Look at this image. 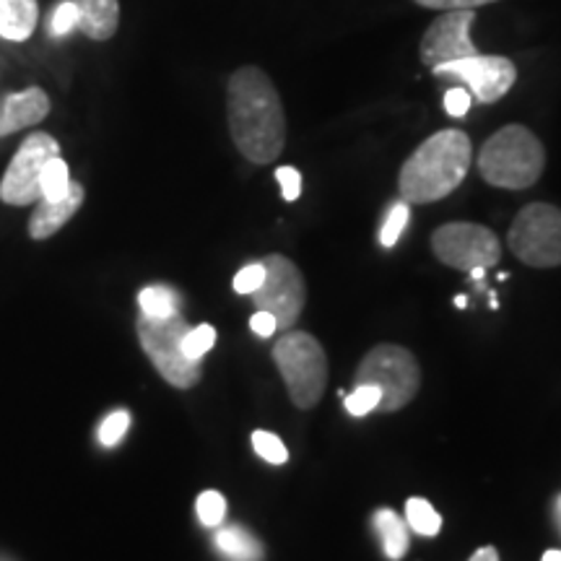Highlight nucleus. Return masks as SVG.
<instances>
[{"mask_svg": "<svg viewBox=\"0 0 561 561\" xmlns=\"http://www.w3.org/2000/svg\"><path fill=\"white\" fill-rule=\"evenodd\" d=\"M276 180L280 185V193H284V201H299L301 195V174L294 167H278L276 170Z\"/></svg>", "mask_w": 561, "mask_h": 561, "instance_id": "c756f323", "label": "nucleus"}, {"mask_svg": "<svg viewBox=\"0 0 561 561\" xmlns=\"http://www.w3.org/2000/svg\"><path fill=\"white\" fill-rule=\"evenodd\" d=\"M346 411L351 416H367L375 409H380V401H382V390L377 388V385H356L354 392H346Z\"/></svg>", "mask_w": 561, "mask_h": 561, "instance_id": "4be33fe9", "label": "nucleus"}, {"mask_svg": "<svg viewBox=\"0 0 561 561\" xmlns=\"http://www.w3.org/2000/svg\"><path fill=\"white\" fill-rule=\"evenodd\" d=\"M434 76L439 79H453L458 83H466L471 96H476L481 104H494L502 96L510 94V89L517 81V68L510 58L502 55H471V58L442 62V66L432 68Z\"/></svg>", "mask_w": 561, "mask_h": 561, "instance_id": "9b49d317", "label": "nucleus"}, {"mask_svg": "<svg viewBox=\"0 0 561 561\" xmlns=\"http://www.w3.org/2000/svg\"><path fill=\"white\" fill-rule=\"evenodd\" d=\"M471 91L462 87H453L445 94V110L450 117H466L468 110H471Z\"/></svg>", "mask_w": 561, "mask_h": 561, "instance_id": "7c9ffc66", "label": "nucleus"}, {"mask_svg": "<svg viewBox=\"0 0 561 561\" xmlns=\"http://www.w3.org/2000/svg\"><path fill=\"white\" fill-rule=\"evenodd\" d=\"M216 549L231 561H263L265 549L252 533H248L240 525H229V528L216 530Z\"/></svg>", "mask_w": 561, "mask_h": 561, "instance_id": "a211bd4d", "label": "nucleus"}, {"mask_svg": "<svg viewBox=\"0 0 561 561\" xmlns=\"http://www.w3.org/2000/svg\"><path fill=\"white\" fill-rule=\"evenodd\" d=\"M68 187H70V172L66 161L60 157L47 161L45 172H42V198L58 201L68 193Z\"/></svg>", "mask_w": 561, "mask_h": 561, "instance_id": "412c9836", "label": "nucleus"}, {"mask_svg": "<svg viewBox=\"0 0 561 561\" xmlns=\"http://www.w3.org/2000/svg\"><path fill=\"white\" fill-rule=\"evenodd\" d=\"M136 328L140 348L146 351L153 367L172 388L191 390L201 382V362L187 359L185 351H182V341H185L191 325L180 314H172V318L140 314Z\"/></svg>", "mask_w": 561, "mask_h": 561, "instance_id": "423d86ee", "label": "nucleus"}, {"mask_svg": "<svg viewBox=\"0 0 561 561\" xmlns=\"http://www.w3.org/2000/svg\"><path fill=\"white\" fill-rule=\"evenodd\" d=\"M195 512H198V520L206 525V528H219L224 517H227V500L214 489L203 491L198 502H195Z\"/></svg>", "mask_w": 561, "mask_h": 561, "instance_id": "5701e85b", "label": "nucleus"}, {"mask_svg": "<svg viewBox=\"0 0 561 561\" xmlns=\"http://www.w3.org/2000/svg\"><path fill=\"white\" fill-rule=\"evenodd\" d=\"M138 305L140 312L149 314V318H172V314H178L180 299L167 286H149L138 294Z\"/></svg>", "mask_w": 561, "mask_h": 561, "instance_id": "aec40b11", "label": "nucleus"}, {"mask_svg": "<svg viewBox=\"0 0 561 561\" xmlns=\"http://www.w3.org/2000/svg\"><path fill=\"white\" fill-rule=\"evenodd\" d=\"M356 385H377L382 390V413L401 411L416 398L421 388L416 356L396 343H380L356 367Z\"/></svg>", "mask_w": 561, "mask_h": 561, "instance_id": "39448f33", "label": "nucleus"}, {"mask_svg": "<svg viewBox=\"0 0 561 561\" xmlns=\"http://www.w3.org/2000/svg\"><path fill=\"white\" fill-rule=\"evenodd\" d=\"M83 198H87V193H83V185L81 182H73L70 180V187L68 193L62 195L58 201H47V198H39L37 201V208H34L32 219H30V237L32 240H50L53 234H58V231L66 227V224L73 219L76 214H79V208L83 206Z\"/></svg>", "mask_w": 561, "mask_h": 561, "instance_id": "4468645a", "label": "nucleus"}, {"mask_svg": "<svg viewBox=\"0 0 561 561\" xmlns=\"http://www.w3.org/2000/svg\"><path fill=\"white\" fill-rule=\"evenodd\" d=\"M371 523H375L377 536H380L382 541L385 557L390 561H401L405 557V551H409V525L401 520L398 512H392L388 507L377 510L375 515H371Z\"/></svg>", "mask_w": 561, "mask_h": 561, "instance_id": "f3484780", "label": "nucleus"}, {"mask_svg": "<svg viewBox=\"0 0 561 561\" xmlns=\"http://www.w3.org/2000/svg\"><path fill=\"white\" fill-rule=\"evenodd\" d=\"M468 273H471V278L476 280V284L486 278V268H473V271H468Z\"/></svg>", "mask_w": 561, "mask_h": 561, "instance_id": "f704fd0d", "label": "nucleus"}, {"mask_svg": "<svg viewBox=\"0 0 561 561\" xmlns=\"http://www.w3.org/2000/svg\"><path fill=\"white\" fill-rule=\"evenodd\" d=\"M250 328H252V333L261 335V339H271V335L278 331V322L271 312L255 310V314L250 318Z\"/></svg>", "mask_w": 561, "mask_h": 561, "instance_id": "473e14b6", "label": "nucleus"}, {"mask_svg": "<svg viewBox=\"0 0 561 561\" xmlns=\"http://www.w3.org/2000/svg\"><path fill=\"white\" fill-rule=\"evenodd\" d=\"M79 30L94 42H107L121 30V0H73Z\"/></svg>", "mask_w": 561, "mask_h": 561, "instance_id": "2eb2a0df", "label": "nucleus"}, {"mask_svg": "<svg viewBox=\"0 0 561 561\" xmlns=\"http://www.w3.org/2000/svg\"><path fill=\"white\" fill-rule=\"evenodd\" d=\"M252 450L265 462H271V466H284L286 460H289V450H286V445L280 442L276 434L271 432H252Z\"/></svg>", "mask_w": 561, "mask_h": 561, "instance_id": "a878e982", "label": "nucleus"}, {"mask_svg": "<svg viewBox=\"0 0 561 561\" xmlns=\"http://www.w3.org/2000/svg\"><path fill=\"white\" fill-rule=\"evenodd\" d=\"M557 504H559V515H561V496L557 500Z\"/></svg>", "mask_w": 561, "mask_h": 561, "instance_id": "4c0bfd02", "label": "nucleus"}, {"mask_svg": "<svg viewBox=\"0 0 561 561\" xmlns=\"http://www.w3.org/2000/svg\"><path fill=\"white\" fill-rule=\"evenodd\" d=\"M405 523H409L411 530H416L419 536L426 538H434L442 530L439 512L426 500H421V496H411V500L405 502Z\"/></svg>", "mask_w": 561, "mask_h": 561, "instance_id": "6ab92c4d", "label": "nucleus"}, {"mask_svg": "<svg viewBox=\"0 0 561 561\" xmlns=\"http://www.w3.org/2000/svg\"><path fill=\"white\" fill-rule=\"evenodd\" d=\"M263 280H265V265L261 261V263L244 265V268L234 276V284L231 286H234L237 294H255L263 286Z\"/></svg>", "mask_w": 561, "mask_h": 561, "instance_id": "c85d7f7f", "label": "nucleus"}, {"mask_svg": "<svg viewBox=\"0 0 561 561\" xmlns=\"http://www.w3.org/2000/svg\"><path fill=\"white\" fill-rule=\"evenodd\" d=\"M468 561H500V553H496L494 546H483V549L476 551Z\"/></svg>", "mask_w": 561, "mask_h": 561, "instance_id": "72a5a7b5", "label": "nucleus"}, {"mask_svg": "<svg viewBox=\"0 0 561 561\" xmlns=\"http://www.w3.org/2000/svg\"><path fill=\"white\" fill-rule=\"evenodd\" d=\"M432 250L439 263L450 265L455 271L491 268L502 257L500 237L481 224L468 221H453L439 227L432 234Z\"/></svg>", "mask_w": 561, "mask_h": 561, "instance_id": "6e6552de", "label": "nucleus"}, {"mask_svg": "<svg viewBox=\"0 0 561 561\" xmlns=\"http://www.w3.org/2000/svg\"><path fill=\"white\" fill-rule=\"evenodd\" d=\"M265 280L252 294L255 310L271 312L278 322V331H291L307 305V286L301 271L286 255H268L263 261Z\"/></svg>", "mask_w": 561, "mask_h": 561, "instance_id": "9d476101", "label": "nucleus"}, {"mask_svg": "<svg viewBox=\"0 0 561 561\" xmlns=\"http://www.w3.org/2000/svg\"><path fill=\"white\" fill-rule=\"evenodd\" d=\"M455 307H460V310H466V307H468V297H462V294H460V297H455Z\"/></svg>", "mask_w": 561, "mask_h": 561, "instance_id": "e433bc0d", "label": "nucleus"}, {"mask_svg": "<svg viewBox=\"0 0 561 561\" xmlns=\"http://www.w3.org/2000/svg\"><path fill=\"white\" fill-rule=\"evenodd\" d=\"M546 149L525 125H504L479 151V172L502 191H525L541 180Z\"/></svg>", "mask_w": 561, "mask_h": 561, "instance_id": "7ed1b4c3", "label": "nucleus"}, {"mask_svg": "<svg viewBox=\"0 0 561 561\" xmlns=\"http://www.w3.org/2000/svg\"><path fill=\"white\" fill-rule=\"evenodd\" d=\"M47 115H50V96L39 87L0 96V136L39 125Z\"/></svg>", "mask_w": 561, "mask_h": 561, "instance_id": "ddd939ff", "label": "nucleus"}, {"mask_svg": "<svg viewBox=\"0 0 561 561\" xmlns=\"http://www.w3.org/2000/svg\"><path fill=\"white\" fill-rule=\"evenodd\" d=\"M73 26H79V11H76L73 0H62V3L55 5L50 30L55 37H62V34H68Z\"/></svg>", "mask_w": 561, "mask_h": 561, "instance_id": "cd10ccee", "label": "nucleus"}, {"mask_svg": "<svg viewBox=\"0 0 561 561\" xmlns=\"http://www.w3.org/2000/svg\"><path fill=\"white\" fill-rule=\"evenodd\" d=\"M541 561H561V551H557V549L546 551V553H543V559H541Z\"/></svg>", "mask_w": 561, "mask_h": 561, "instance_id": "c9c22d12", "label": "nucleus"}, {"mask_svg": "<svg viewBox=\"0 0 561 561\" xmlns=\"http://www.w3.org/2000/svg\"><path fill=\"white\" fill-rule=\"evenodd\" d=\"M419 3L421 9H432V11H458V9H479V5H489L496 3V0H413Z\"/></svg>", "mask_w": 561, "mask_h": 561, "instance_id": "2f4dec72", "label": "nucleus"}, {"mask_svg": "<svg viewBox=\"0 0 561 561\" xmlns=\"http://www.w3.org/2000/svg\"><path fill=\"white\" fill-rule=\"evenodd\" d=\"M473 161L471 138L458 128H447L426 138L416 151L405 159L398 174L401 198L413 206H424L447 198L466 180Z\"/></svg>", "mask_w": 561, "mask_h": 561, "instance_id": "f03ea898", "label": "nucleus"}, {"mask_svg": "<svg viewBox=\"0 0 561 561\" xmlns=\"http://www.w3.org/2000/svg\"><path fill=\"white\" fill-rule=\"evenodd\" d=\"M60 157V144L50 133H32L19 146L9 170L0 180V201L9 206H32L42 198V172L50 159Z\"/></svg>", "mask_w": 561, "mask_h": 561, "instance_id": "1a4fd4ad", "label": "nucleus"}, {"mask_svg": "<svg viewBox=\"0 0 561 561\" xmlns=\"http://www.w3.org/2000/svg\"><path fill=\"white\" fill-rule=\"evenodd\" d=\"M130 430V413L128 411H115L102 421L100 426V442L104 447H115L117 442L125 437V432Z\"/></svg>", "mask_w": 561, "mask_h": 561, "instance_id": "bb28decb", "label": "nucleus"}, {"mask_svg": "<svg viewBox=\"0 0 561 561\" xmlns=\"http://www.w3.org/2000/svg\"><path fill=\"white\" fill-rule=\"evenodd\" d=\"M507 244L512 255L530 268L561 265V208L530 203L512 221Z\"/></svg>", "mask_w": 561, "mask_h": 561, "instance_id": "0eeeda50", "label": "nucleus"}, {"mask_svg": "<svg viewBox=\"0 0 561 561\" xmlns=\"http://www.w3.org/2000/svg\"><path fill=\"white\" fill-rule=\"evenodd\" d=\"M273 362L297 409H312L320 403L328 388V356L314 335L289 331L276 341Z\"/></svg>", "mask_w": 561, "mask_h": 561, "instance_id": "20e7f679", "label": "nucleus"}, {"mask_svg": "<svg viewBox=\"0 0 561 561\" xmlns=\"http://www.w3.org/2000/svg\"><path fill=\"white\" fill-rule=\"evenodd\" d=\"M409 219H411V208L409 203L401 201L396 203V206L390 208L388 219H385L382 229H380V244L382 248H396L398 240H401V234L405 231V227H409Z\"/></svg>", "mask_w": 561, "mask_h": 561, "instance_id": "b1692460", "label": "nucleus"}, {"mask_svg": "<svg viewBox=\"0 0 561 561\" xmlns=\"http://www.w3.org/2000/svg\"><path fill=\"white\" fill-rule=\"evenodd\" d=\"M473 21L476 13L471 9L442 11V16L434 21L419 42L421 62L430 68H437L442 62H453L479 55V47H476L471 39Z\"/></svg>", "mask_w": 561, "mask_h": 561, "instance_id": "f8f14e48", "label": "nucleus"}, {"mask_svg": "<svg viewBox=\"0 0 561 561\" xmlns=\"http://www.w3.org/2000/svg\"><path fill=\"white\" fill-rule=\"evenodd\" d=\"M37 0H0V37L9 42H26L37 30Z\"/></svg>", "mask_w": 561, "mask_h": 561, "instance_id": "dca6fc26", "label": "nucleus"}, {"mask_svg": "<svg viewBox=\"0 0 561 561\" xmlns=\"http://www.w3.org/2000/svg\"><path fill=\"white\" fill-rule=\"evenodd\" d=\"M214 346H216V328L206 325V322L198 328H191L185 335V341H182V351H185L187 359L193 362H201Z\"/></svg>", "mask_w": 561, "mask_h": 561, "instance_id": "393cba45", "label": "nucleus"}, {"mask_svg": "<svg viewBox=\"0 0 561 561\" xmlns=\"http://www.w3.org/2000/svg\"><path fill=\"white\" fill-rule=\"evenodd\" d=\"M229 136L237 151L252 164H271L286 144V115L268 73L255 66H242L227 83Z\"/></svg>", "mask_w": 561, "mask_h": 561, "instance_id": "f257e3e1", "label": "nucleus"}]
</instances>
